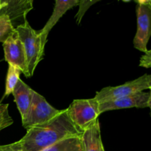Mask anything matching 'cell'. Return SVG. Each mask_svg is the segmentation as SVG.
I'll use <instances>...</instances> for the list:
<instances>
[{
    "label": "cell",
    "instance_id": "6da1fadb",
    "mask_svg": "<svg viewBox=\"0 0 151 151\" xmlns=\"http://www.w3.org/2000/svg\"><path fill=\"white\" fill-rule=\"evenodd\" d=\"M83 133L64 109L48 122L28 129L19 141L26 151H41L64 139L81 137Z\"/></svg>",
    "mask_w": 151,
    "mask_h": 151
},
{
    "label": "cell",
    "instance_id": "7a4b0ae2",
    "mask_svg": "<svg viewBox=\"0 0 151 151\" xmlns=\"http://www.w3.org/2000/svg\"><path fill=\"white\" fill-rule=\"evenodd\" d=\"M24 48L29 76L33 75L37 65L42 60L44 48L42 47L40 30H35L27 20L15 28Z\"/></svg>",
    "mask_w": 151,
    "mask_h": 151
},
{
    "label": "cell",
    "instance_id": "3957f363",
    "mask_svg": "<svg viewBox=\"0 0 151 151\" xmlns=\"http://www.w3.org/2000/svg\"><path fill=\"white\" fill-rule=\"evenodd\" d=\"M66 111L72 122L83 132L95 123L100 114V103L94 97L73 100Z\"/></svg>",
    "mask_w": 151,
    "mask_h": 151
},
{
    "label": "cell",
    "instance_id": "277c9868",
    "mask_svg": "<svg viewBox=\"0 0 151 151\" xmlns=\"http://www.w3.org/2000/svg\"><path fill=\"white\" fill-rule=\"evenodd\" d=\"M151 88V75H145L128 81L117 86H109L102 88L96 93L94 98L99 103L112 101L122 97L142 92L145 89Z\"/></svg>",
    "mask_w": 151,
    "mask_h": 151
},
{
    "label": "cell",
    "instance_id": "5b68a950",
    "mask_svg": "<svg viewBox=\"0 0 151 151\" xmlns=\"http://www.w3.org/2000/svg\"><path fill=\"white\" fill-rule=\"evenodd\" d=\"M61 111L52 106L42 95L35 91L29 113L26 119L22 122V126L27 131L53 119Z\"/></svg>",
    "mask_w": 151,
    "mask_h": 151
},
{
    "label": "cell",
    "instance_id": "8992f818",
    "mask_svg": "<svg viewBox=\"0 0 151 151\" xmlns=\"http://www.w3.org/2000/svg\"><path fill=\"white\" fill-rule=\"evenodd\" d=\"M137 29L134 38V47L145 53L151 36V7L148 0L137 1Z\"/></svg>",
    "mask_w": 151,
    "mask_h": 151
},
{
    "label": "cell",
    "instance_id": "52a82bcc",
    "mask_svg": "<svg viewBox=\"0 0 151 151\" xmlns=\"http://www.w3.org/2000/svg\"><path fill=\"white\" fill-rule=\"evenodd\" d=\"M4 59L8 63L16 66L27 78H30L28 72L26 54L19 35L15 32L3 43Z\"/></svg>",
    "mask_w": 151,
    "mask_h": 151
},
{
    "label": "cell",
    "instance_id": "ba28073f",
    "mask_svg": "<svg viewBox=\"0 0 151 151\" xmlns=\"http://www.w3.org/2000/svg\"><path fill=\"white\" fill-rule=\"evenodd\" d=\"M148 99L149 93L142 91L117 100L105 102V103H100V113L102 114L109 111L131 109V108L144 109L147 107Z\"/></svg>",
    "mask_w": 151,
    "mask_h": 151
},
{
    "label": "cell",
    "instance_id": "9c48e42d",
    "mask_svg": "<svg viewBox=\"0 0 151 151\" xmlns=\"http://www.w3.org/2000/svg\"><path fill=\"white\" fill-rule=\"evenodd\" d=\"M4 6L0 10V15H7L13 26L17 22L18 26L24 23L27 14L33 8L32 0H3Z\"/></svg>",
    "mask_w": 151,
    "mask_h": 151
},
{
    "label": "cell",
    "instance_id": "30bf717a",
    "mask_svg": "<svg viewBox=\"0 0 151 151\" xmlns=\"http://www.w3.org/2000/svg\"><path fill=\"white\" fill-rule=\"evenodd\" d=\"M80 3V0H66V1H61V0H56L53 12L49 20L44 25V27L40 30L41 35V40L42 47H45L47 41V37L51 29L54 27L57 22L60 20V18L66 13L67 10L72 8L75 6L78 5Z\"/></svg>",
    "mask_w": 151,
    "mask_h": 151
},
{
    "label": "cell",
    "instance_id": "8fae6325",
    "mask_svg": "<svg viewBox=\"0 0 151 151\" xmlns=\"http://www.w3.org/2000/svg\"><path fill=\"white\" fill-rule=\"evenodd\" d=\"M34 90L27 85L22 80H19L13 91L14 102L16 103L22 117V122L26 119L32 104Z\"/></svg>",
    "mask_w": 151,
    "mask_h": 151
},
{
    "label": "cell",
    "instance_id": "7c38bea8",
    "mask_svg": "<svg viewBox=\"0 0 151 151\" xmlns=\"http://www.w3.org/2000/svg\"><path fill=\"white\" fill-rule=\"evenodd\" d=\"M82 151H105L101 139L99 119L81 135Z\"/></svg>",
    "mask_w": 151,
    "mask_h": 151
},
{
    "label": "cell",
    "instance_id": "4fadbf2b",
    "mask_svg": "<svg viewBox=\"0 0 151 151\" xmlns=\"http://www.w3.org/2000/svg\"><path fill=\"white\" fill-rule=\"evenodd\" d=\"M81 137H73L64 139L41 151H82Z\"/></svg>",
    "mask_w": 151,
    "mask_h": 151
},
{
    "label": "cell",
    "instance_id": "5bb4252c",
    "mask_svg": "<svg viewBox=\"0 0 151 151\" xmlns=\"http://www.w3.org/2000/svg\"><path fill=\"white\" fill-rule=\"evenodd\" d=\"M21 73H22V72L19 68L12 64L8 65L4 97H8L10 94L13 93L16 84L20 80Z\"/></svg>",
    "mask_w": 151,
    "mask_h": 151
},
{
    "label": "cell",
    "instance_id": "9a60e30c",
    "mask_svg": "<svg viewBox=\"0 0 151 151\" xmlns=\"http://www.w3.org/2000/svg\"><path fill=\"white\" fill-rule=\"evenodd\" d=\"M15 32L11 21L7 15H0V42L3 43Z\"/></svg>",
    "mask_w": 151,
    "mask_h": 151
},
{
    "label": "cell",
    "instance_id": "2e32d148",
    "mask_svg": "<svg viewBox=\"0 0 151 151\" xmlns=\"http://www.w3.org/2000/svg\"><path fill=\"white\" fill-rule=\"evenodd\" d=\"M13 123L8 111V104L0 103V131Z\"/></svg>",
    "mask_w": 151,
    "mask_h": 151
},
{
    "label": "cell",
    "instance_id": "e0dca14e",
    "mask_svg": "<svg viewBox=\"0 0 151 151\" xmlns=\"http://www.w3.org/2000/svg\"><path fill=\"white\" fill-rule=\"evenodd\" d=\"M97 2H98L97 0H96V1H80L79 4H78V6H79V10H78V13L75 16L78 24H80V23L82 21L84 14L89 9V7Z\"/></svg>",
    "mask_w": 151,
    "mask_h": 151
},
{
    "label": "cell",
    "instance_id": "ac0fdd59",
    "mask_svg": "<svg viewBox=\"0 0 151 151\" xmlns=\"http://www.w3.org/2000/svg\"><path fill=\"white\" fill-rule=\"evenodd\" d=\"M0 151H26L20 141L8 145H0Z\"/></svg>",
    "mask_w": 151,
    "mask_h": 151
},
{
    "label": "cell",
    "instance_id": "d6986e66",
    "mask_svg": "<svg viewBox=\"0 0 151 151\" xmlns=\"http://www.w3.org/2000/svg\"><path fill=\"white\" fill-rule=\"evenodd\" d=\"M139 66L145 68H151V58H146L142 56L139 60Z\"/></svg>",
    "mask_w": 151,
    "mask_h": 151
},
{
    "label": "cell",
    "instance_id": "ffe728a7",
    "mask_svg": "<svg viewBox=\"0 0 151 151\" xmlns=\"http://www.w3.org/2000/svg\"><path fill=\"white\" fill-rule=\"evenodd\" d=\"M144 58H151V50H147L145 53L144 55H142Z\"/></svg>",
    "mask_w": 151,
    "mask_h": 151
},
{
    "label": "cell",
    "instance_id": "44dd1931",
    "mask_svg": "<svg viewBox=\"0 0 151 151\" xmlns=\"http://www.w3.org/2000/svg\"><path fill=\"white\" fill-rule=\"evenodd\" d=\"M147 107H149L151 111V88L150 89V92H149V99H148V105H147Z\"/></svg>",
    "mask_w": 151,
    "mask_h": 151
},
{
    "label": "cell",
    "instance_id": "7402d4cb",
    "mask_svg": "<svg viewBox=\"0 0 151 151\" xmlns=\"http://www.w3.org/2000/svg\"><path fill=\"white\" fill-rule=\"evenodd\" d=\"M4 6V2H3V0H0V10H1V8Z\"/></svg>",
    "mask_w": 151,
    "mask_h": 151
},
{
    "label": "cell",
    "instance_id": "603a6c76",
    "mask_svg": "<svg viewBox=\"0 0 151 151\" xmlns=\"http://www.w3.org/2000/svg\"><path fill=\"white\" fill-rule=\"evenodd\" d=\"M148 1H149V4H150V6L151 7V0H148Z\"/></svg>",
    "mask_w": 151,
    "mask_h": 151
}]
</instances>
